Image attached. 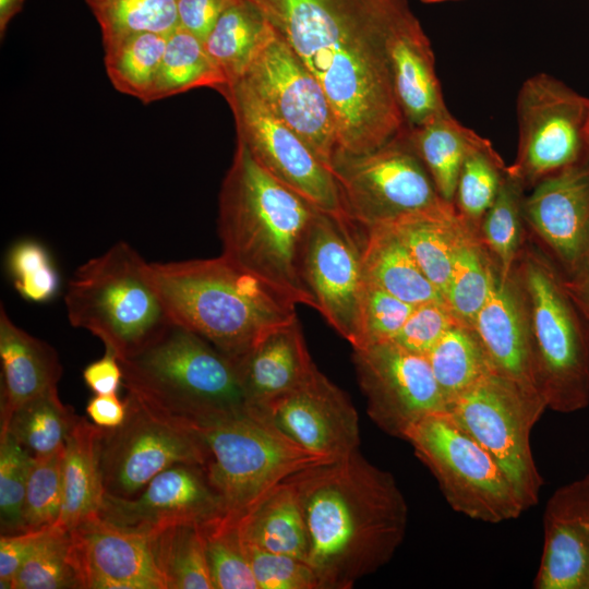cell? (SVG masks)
Segmentation results:
<instances>
[{
  "label": "cell",
  "instance_id": "7",
  "mask_svg": "<svg viewBox=\"0 0 589 589\" xmlns=\"http://www.w3.org/2000/svg\"><path fill=\"white\" fill-rule=\"evenodd\" d=\"M533 339L534 382L546 407L572 413L589 405V324L554 263L528 240L515 265Z\"/></svg>",
  "mask_w": 589,
  "mask_h": 589
},
{
  "label": "cell",
  "instance_id": "52",
  "mask_svg": "<svg viewBox=\"0 0 589 589\" xmlns=\"http://www.w3.org/2000/svg\"><path fill=\"white\" fill-rule=\"evenodd\" d=\"M83 380L96 395L117 394L123 382V373L118 357L106 349L105 354L83 370Z\"/></svg>",
  "mask_w": 589,
  "mask_h": 589
},
{
  "label": "cell",
  "instance_id": "43",
  "mask_svg": "<svg viewBox=\"0 0 589 589\" xmlns=\"http://www.w3.org/2000/svg\"><path fill=\"white\" fill-rule=\"evenodd\" d=\"M12 589H80L71 560L69 530L57 525L43 530L19 570Z\"/></svg>",
  "mask_w": 589,
  "mask_h": 589
},
{
  "label": "cell",
  "instance_id": "58",
  "mask_svg": "<svg viewBox=\"0 0 589 589\" xmlns=\"http://www.w3.org/2000/svg\"><path fill=\"white\" fill-rule=\"evenodd\" d=\"M253 1V0H252ZM254 2V1H253Z\"/></svg>",
  "mask_w": 589,
  "mask_h": 589
},
{
  "label": "cell",
  "instance_id": "18",
  "mask_svg": "<svg viewBox=\"0 0 589 589\" xmlns=\"http://www.w3.org/2000/svg\"><path fill=\"white\" fill-rule=\"evenodd\" d=\"M530 240L565 280L589 271V157L531 188L524 200Z\"/></svg>",
  "mask_w": 589,
  "mask_h": 589
},
{
  "label": "cell",
  "instance_id": "8",
  "mask_svg": "<svg viewBox=\"0 0 589 589\" xmlns=\"http://www.w3.org/2000/svg\"><path fill=\"white\" fill-rule=\"evenodd\" d=\"M199 432L208 449V478L227 513L237 518L291 476L334 460L300 447L250 408Z\"/></svg>",
  "mask_w": 589,
  "mask_h": 589
},
{
  "label": "cell",
  "instance_id": "26",
  "mask_svg": "<svg viewBox=\"0 0 589 589\" xmlns=\"http://www.w3.org/2000/svg\"><path fill=\"white\" fill-rule=\"evenodd\" d=\"M388 53L396 98L409 128L448 110L434 53L419 21L393 36Z\"/></svg>",
  "mask_w": 589,
  "mask_h": 589
},
{
  "label": "cell",
  "instance_id": "12",
  "mask_svg": "<svg viewBox=\"0 0 589 589\" xmlns=\"http://www.w3.org/2000/svg\"><path fill=\"white\" fill-rule=\"evenodd\" d=\"M518 148L508 169L531 189L589 157V98L545 73L528 77L517 97Z\"/></svg>",
  "mask_w": 589,
  "mask_h": 589
},
{
  "label": "cell",
  "instance_id": "39",
  "mask_svg": "<svg viewBox=\"0 0 589 589\" xmlns=\"http://www.w3.org/2000/svg\"><path fill=\"white\" fill-rule=\"evenodd\" d=\"M79 417L52 387L21 405L0 434L9 432L33 455H46L64 445Z\"/></svg>",
  "mask_w": 589,
  "mask_h": 589
},
{
  "label": "cell",
  "instance_id": "29",
  "mask_svg": "<svg viewBox=\"0 0 589 589\" xmlns=\"http://www.w3.org/2000/svg\"><path fill=\"white\" fill-rule=\"evenodd\" d=\"M361 230L366 280L412 305L444 301L393 226Z\"/></svg>",
  "mask_w": 589,
  "mask_h": 589
},
{
  "label": "cell",
  "instance_id": "17",
  "mask_svg": "<svg viewBox=\"0 0 589 589\" xmlns=\"http://www.w3.org/2000/svg\"><path fill=\"white\" fill-rule=\"evenodd\" d=\"M363 231L346 219L321 211L302 254V276L316 309L351 346L357 338L364 286Z\"/></svg>",
  "mask_w": 589,
  "mask_h": 589
},
{
  "label": "cell",
  "instance_id": "42",
  "mask_svg": "<svg viewBox=\"0 0 589 589\" xmlns=\"http://www.w3.org/2000/svg\"><path fill=\"white\" fill-rule=\"evenodd\" d=\"M506 169L507 165L485 137L465 158L457 179L454 206L478 229L496 199Z\"/></svg>",
  "mask_w": 589,
  "mask_h": 589
},
{
  "label": "cell",
  "instance_id": "41",
  "mask_svg": "<svg viewBox=\"0 0 589 589\" xmlns=\"http://www.w3.org/2000/svg\"><path fill=\"white\" fill-rule=\"evenodd\" d=\"M214 589H259L239 530L225 513L200 525Z\"/></svg>",
  "mask_w": 589,
  "mask_h": 589
},
{
  "label": "cell",
  "instance_id": "54",
  "mask_svg": "<svg viewBox=\"0 0 589 589\" xmlns=\"http://www.w3.org/2000/svg\"><path fill=\"white\" fill-rule=\"evenodd\" d=\"M572 300L589 324V271L576 280H565Z\"/></svg>",
  "mask_w": 589,
  "mask_h": 589
},
{
  "label": "cell",
  "instance_id": "45",
  "mask_svg": "<svg viewBox=\"0 0 589 589\" xmlns=\"http://www.w3.org/2000/svg\"><path fill=\"white\" fill-rule=\"evenodd\" d=\"M33 454L11 433L0 434V531H26L23 517Z\"/></svg>",
  "mask_w": 589,
  "mask_h": 589
},
{
  "label": "cell",
  "instance_id": "2",
  "mask_svg": "<svg viewBox=\"0 0 589 589\" xmlns=\"http://www.w3.org/2000/svg\"><path fill=\"white\" fill-rule=\"evenodd\" d=\"M302 507L306 562L321 589H349L386 565L404 541L408 505L394 476L359 450L290 478Z\"/></svg>",
  "mask_w": 589,
  "mask_h": 589
},
{
  "label": "cell",
  "instance_id": "27",
  "mask_svg": "<svg viewBox=\"0 0 589 589\" xmlns=\"http://www.w3.org/2000/svg\"><path fill=\"white\" fill-rule=\"evenodd\" d=\"M103 428L79 417L64 442L62 506L55 524L71 530L98 515L105 495L100 468Z\"/></svg>",
  "mask_w": 589,
  "mask_h": 589
},
{
  "label": "cell",
  "instance_id": "53",
  "mask_svg": "<svg viewBox=\"0 0 589 589\" xmlns=\"http://www.w3.org/2000/svg\"><path fill=\"white\" fill-rule=\"evenodd\" d=\"M127 410V400H121L117 394H95L86 405L88 418L103 429L119 426L125 419Z\"/></svg>",
  "mask_w": 589,
  "mask_h": 589
},
{
  "label": "cell",
  "instance_id": "11",
  "mask_svg": "<svg viewBox=\"0 0 589 589\" xmlns=\"http://www.w3.org/2000/svg\"><path fill=\"white\" fill-rule=\"evenodd\" d=\"M538 390L492 372L450 400L446 413L501 466L525 509L538 503L543 479L530 435L546 409Z\"/></svg>",
  "mask_w": 589,
  "mask_h": 589
},
{
  "label": "cell",
  "instance_id": "36",
  "mask_svg": "<svg viewBox=\"0 0 589 589\" xmlns=\"http://www.w3.org/2000/svg\"><path fill=\"white\" fill-rule=\"evenodd\" d=\"M227 86L225 76L207 53L203 41L178 26L167 36L164 57L148 103L196 87H211L221 94Z\"/></svg>",
  "mask_w": 589,
  "mask_h": 589
},
{
  "label": "cell",
  "instance_id": "6",
  "mask_svg": "<svg viewBox=\"0 0 589 589\" xmlns=\"http://www.w3.org/2000/svg\"><path fill=\"white\" fill-rule=\"evenodd\" d=\"M64 305L70 324L98 337L119 360L146 347L172 324L149 263L124 241L77 267L68 283Z\"/></svg>",
  "mask_w": 589,
  "mask_h": 589
},
{
  "label": "cell",
  "instance_id": "4",
  "mask_svg": "<svg viewBox=\"0 0 589 589\" xmlns=\"http://www.w3.org/2000/svg\"><path fill=\"white\" fill-rule=\"evenodd\" d=\"M172 323L233 359L297 316L296 303L223 254L149 263Z\"/></svg>",
  "mask_w": 589,
  "mask_h": 589
},
{
  "label": "cell",
  "instance_id": "23",
  "mask_svg": "<svg viewBox=\"0 0 589 589\" xmlns=\"http://www.w3.org/2000/svg\"><path fill=\"white\" fill-rule=\"evenodd\" d=\"M472 327L494 372L537 390L528 300L515 268L498 277Z\"/></svg>",
  "mask_w": 589,
  "mask_h": 589
},
{
  "label": "cell",
  "instance_id": "35",
  "mask_svg": "<svg viewBox=\"0 0 589 589\" xmlns=\"http://www.w3.org/2000/svg\"><path fill=\"white\" fill-rule=\"evenodd\" d=\"M426 357L446 406L494 372L474 328L460 322L446 330Z\"/></svg>",
  "mask_w": 589,
  "mask_h": 589
},
{
  "label": "cell",
  "instance_id": "3",
  "mask_svg": "<svg viewBox=\"0 0 589 589\" xmlns=\"http://www.w3.org/2000/svg\"><path fill=\"white\" fill-rule=\"evenodd\" d=\"M321 211L269 175L238 140L219 194L221 254L296 304L313 309L302 254Z\"/></svg>",
  "mask_w": 589,
  "mask_h": 589
},
{
  "label": "cell",
  "instance_id": "20",
  "mask_svg": "<svg viewBox=\"0 0 589 589\" xmlns=\"http://www.w3.org/2000/svg\"><path fill=\"white\" fill-rule=\"evenodd\" d=\"M286 437L315 455L336 459L358 449L359 418L347 394L316 368L297 388L261 409Z\"/></svg>",
  "mask_w": 589,
  "mask_h": 589
},
{
  "label": "cell",
  "instance_id": "33",
  "mask_svg": "<svg viewBox=\"0 0 589 589\" xmlns=\"http://www.w3.org/2000/svg\"><path fill=\"white\" fill-rule=\"evenodd\" d=\"M466 221L454 208L388 225L396 229L421 271L442 297L450 278L456 247Z\"/></svg>",
  "mask_w": 589,
  "mask_h": 589
},
{
  "label": "cell",
  "instance_id": "50",
  "mask_svg": "<svg viewBox=\"0 0 589 589\" xmlns=\"http://www.w3.org/2000/svg\"><path fill=\"white\" fill-rule=\"evenodd\" d=\"M232 0H178L179 26L202 41Z\"/></svg>",
  "mask_w": 589,
  "mask_h": 589
},
{
  "label": "cell",
  "instance_id": "15",
  "mask_svg": "<svg viewBox=\"0 0 589 589\" xmlns=\"http://www.w3.org/2000/svg\"><path fill=\"white\" fill-rule=\"evenodd\" d=\"M221 95L233 113L238 140L269 175L323 212L348 220L332 170L243 80L230 84Z\"/></svg>",
  "mask_w": 589,
  "mask_h": 589
},
{
  "label": "cell",
  "instance_id": "56",
  "mask_svg": "<svg viewBox=\"0 0 589 589\" xmlns=\"http://www.w3.org/2000/svg\"><path fill=\"white\" fill-rule=\"evenodd\" d=\"M425 3H440V2H446V1H459V0H421Z\"/></svg>",
  "mask_w": 589,
  "mask_h": 589
},
{
  "label": "cell",
  "instance_id": "28",
  "mask_svg": "<svg viewBox=\"0 0 589 589\" xmlns=\"http://www.w3.org/2000/svg\"><path fill=\"white\" fill-rule=\"evenodd\" d=\"M239 530L247 544L308 560L306 525L298 493L289 479L269 490L239 518Z\"/></svg>",
  "mask_w": 589,
  "mask_h": 589
},
{
  "label": "cell",
  "instance_id": "38",
  "mask_svg": "<svg viewBox=\"0 0 589 589\" xmlns=\"http://www.w3.org/2000/svg\"><path fill=\"white\" fill-rule=\"evenodd\" d=\"M167 589H214L200 525H175L152 534Z\"/></svg>",
  "mask_w": 589,
  "mask_h": 589
},
{
  "label": "cell",
  "instance_id": "49",
  "mask_svg": "<svg viewBox=\"0 0 589 589\" xmlns=\"http://www.w3.org/2000/svg\"><path fill=\"white\" fill-rule=\"evenodd\" d=\"M458 323L444 301H430L414 305L404 326L393 339L405 349L428 356L430 350Z\"/></svg>",
  "mask_w": 589,
  "mask_h": 589
},
{
  "label": "cell",
  "instance_id": "10",
  "mask_svg": "<svg viewBox=\"0 0 589 589\" xmlns=\"http://www.w3.org/2000/svg\"><path fill=\"white\" fill-rule=\"evenodd\" d=\"M405 440L436 479L455 512L482 522L500 524L526 510L494 457L445 411L416 423Z\"/></svg>",
  "mask_w": 589,
  "mask_h": 589
},
{
  "label": "cell",
  "instance_id": "21",
  "mask_svg": "<svg viewBox=\"0 0 589 589\" xmlns=\"http://www.w3.org/2000/svg\"><path fill=\"white\" fill-rule=\"evenodd\" d=\"M69 531L80 589H167L152 534L120 528L99 515Z\"/></svg>",
  "mask_w": 589,
  "mask_h": 589
},
{
  "label": "cell",
  "instance_id": "13",
  "mask_svg": "<svg viewBox=\"0 0 589 589\" xmlns=\"http://www.w3.org/2000/svg\"><path fill=\"white\" fill-rule=\"evenodd\" d=\"M240 80L332 170L339 146L328 98L272 23Z\"/></svg>",
  "mask_w": 589,
  "mask_h": 589
},
{
  "label": "cell",
  "instance_id": "40",
  "mask_svg": "<svg viewBox=\"0 0 589 589\" xmlns=\"http://www.w3.org/2000/svg\"><path fill=\"white\" fill-rule=\"evenodd\" d=\"M108 44L125 36L154 33L168 36L178 26V0H85Z\"/></svg>",
  "mask_w": 589,
  "mask_h": 589
},
{
  "label": "cell",
  "instance_id": "31",
  "mask_svg": "<svg viewBox=\"0 0 589 589\" xmlns=\"http://www.w3.org/2000/svg\"><path fill=\"white\" fill-rule=\"evenodd\" d=\"M269 28L252 0H232L221 13L203 44L228 86L243 77Z\"/></svg>",
  "mask_w": 589,
  "mask_h": 589
},
{
  "label": "cell",
  "instance_id": "55",
  "mask_svg": "<svg viewBox=\"0 0 589 589\" xmlns=\"http://www.w3.org/2000/svg\"><path fill=\"white\" fill-rule=\"evenodd\" d=\"M25 0H0V36L3 38L11 20L22 10Z\"/></svg>",
  "mask_w": 589,
  "mask_h": 589
},
{
  "label": "cell",
  "instance_id": "44",
  "mask_svg": "<svg viewBox=\"0 0 589 589\" xmlns=\"http://www.w3.org/2000/svg\"><path fill=\"white\" fill-rule=\"evenodd\" d=\"M64 445L46 455H33L23 517L26 530H40L58 521L62 506Z\"/></svg>",
  "mask_w": 589,
  "mask_h": 589
},
{
  "label": "cell",
  "instance_id": "5",
  "mask_svg": "<svg viewBox=\"0 0 589 589\" xmlns=\"http://www.w3.org/2000/svg\"><path fill=\"white\" fill-rule=\"evenodd\" d=\"M119 361L128 394L180 426L199 432L217 419L248 409L231 358L175 323Z\"/></svg>",
  "mask_w": 589,
  "mask_h": 589
},
{
  "label": "cell",
  "instance_id": "1",
  "mask_svg": "<svg viewBox=\"0 0 589 589\" xmlns=\"http://www.w3.org/2000/svg\"><path fill=\"white\" fill-rule=\"evenodd\" d=\"M322 85L339 154L361 155L407 128L388 46L418 21L408 0H254Z\"/></svg>",
  "mask_w": 589,
  "mask_h": 589
},
{
  "label": "cell",
  "instance_id": "47",
  "mask_svg": "<svg viewBox=\"0 0 589 589\" xmlns=\"http://www.w3.org/2000/svg\"><path fill=\"white\" fill-rule=\"evenodd\" d=\"M8 264L14 287L24 299L41 303L58 292L59 275L40 243L33 240L16 243L10 251Z\"/></svg>",
  "mask_w": 589,
  "mask_h": 589
},
{
  "label": "cell",
  "instance_id": "25",
  "mask_svg": "<svg viewBox=\"0 0 589 589\" xmlns=\"http://www.w3.org/2000/svg\"><path fill=\"white\" fill-rule=\"evenodd\" d=\"M0 431H3L21 405L57 387L62 366L56 349L19 327L3 304L0 306Z\"/></svg>",
  "mask_w": 589,
  "mask_h": 589
},
{
  "label": "cell",
  "instance_id": "22",
  "mask_svg": "<svg viewBox=\"0 0 589 589\" xmlns=\"http://www.w3.org/2000/svg\"><path fill=\"white\" fill-rule=\"evenodd\" d=\"M537 589H589V473L554 491L543 514Z\"/></svg>",
  "mask_w": 589,
  "mask_h": 589
},
{
  "label": "cell",
  "instance_id": "57",
  "mask_svg": "<svg viewBox=\"0 0 589 589\" xmlns=\"http://www.w3.org/2000/svg\"><path fill=\"white\" fill-rule=\"evenodd\" d=\"M588 133H589V119H588Z\"/></svg>",
  "mask_w": 589,
  "mask_h": 589
},
{
  "label": "cell",
  "instance_id": "9",
  "mask_svg": "<svg viewBox=\"0 0 589 589\" xmlns=\"http://www.w3.org/2000/svg\"><path fill=\"white\" fill-rule=\"evenodd\" d=\"M407 129L370 153L338 154L334 160L345 215L360 229L455 208L437 192Z\"/></svg>",
  "mask_w": 589,
  "mask_h": 589
},
{
  "label": "cell",
  "instance_id": "37",
  "mask_svg": "<svg viewBox=\"0 0 589 589\" xmlns=\"http://www.w3.org/2000/svg\"><path fill=\"white\" fill-rule=\"evenodd\" d=\"M167 36L140 33L105 44V67L116 89L147 104L155 85Z\"/></svg>",
  "mask_w": 589,
  "mask_h": 589
},
{
  "label": "cell",
  "instance_id": "14",
  "mask_svg": "<svg viewBox=\"0 0 589 589\" xmlns=\"http://www.w3.org/2000/svg\"><path fill=\"white\" fill-rule=\"evenodd\" d=\"M124 421L103 429L100 468L105 493L136 496L158 473L177 464L206 466L208 449L200 432L171 423L129 395Z\"/></svg>",
  "mask_w": 589,
  "mask_h": 589
},
{
  "label": "cell",
  "instance_id": "46",
  "mask_svg": "<svg viewBox=\"0 0 589 589\" xmlns=\"http://www.w3.org/2000/svg\"><path fill=\"white\" fill-rule=\"evenodd\" d=\"M413 306L365 279L359 305L357 338L352 348L393 340Z\"/></svg>",
  "mask_w": 589,
  "mask_h": 589
},
{
  "label": "cell",
  "instance_id": "34",
  "mask_svg": "<svg viewBox=\"0 0 589 589\" xmlns=\"http://www.w3.org/2000/svg\"><path fill=\"white\" fill-rule=\"evenodd\" d=\"M524 183L506 169L496 199L479 225V236L493 257L501 278L508 277L528 240L524 219Z\"/></svg>",
  "mask_w": 589,
  "mask_h": 589
},
{
  "label": "cell",
  "instance_id": "19",
  "mask_svg": "<svg viewBox=\"0 0 589 589\" xmlns=\"http://www.w3.org/2000/svg\"><path fill=\"white\" fill-rule=\"evenodd\" d=\"M227 513L206 467L177 464L158 473L136 496L104 495L98 515L143 534L175 525H202Z\"/></svg>",
  "mask_w": 589,
  "mask_h": 589
},
{
  "label": "cell",
  "instance_id": "32",
  "mask_svg": "<svg viewBox=\"0 0 589 589\" xmlns=\"http://www.w3.org/2000/svg\"><path fill=\"white\" fill-rule=\"evenodd\" d=\"M498 277V268L482 243L478 228L466 221L443 296L458 322L472 326Z\"/></svg>",
  "mask_w": 589,
  "mask_h": 589
},
{
  "label": "cell",
  "instance_id": "30",
  "mask_svg": "<svg viewBox=\"0 0 589 589\" xmlns=\"http://www.w3.org/2000/svg\"><path fill=\"white\" fill-rule=\"evenodd\" d=\"M408 137L440 195L454 204L457 179L468 153L484 137L461 124L449 110L409 128Z\"/></svg>",
  "mask_w": 589,
  "mask_h": 589
},
{
  "label": "cell",
  "instance_id": "48",
  "mask_svg": "<svg viewBox=\"0 0 589 589\" xmlns=\"http://www.w3.org/2000/svg\"><path fill=\"white\" fill-rule=\"evenodd\" d=\"M243 544L259 589H321L308 562Z\"/></svg>",
  "mask_w": 589,
  "mask_h": 589
},
{
  "label": "cell",
  "instance_id": "24",
  "mask_svg": "<svg viewBox=\"0 0 589 589\" xmlns=\"http://www.w3.org/2000/svg\"><path fill=\"white\" fill-rule=\"evenodd\" d=\"M231 360L247 406L255 410L300 386L316 369L298 317L272 329Z\"/></svg>",
  "mask_w": 589,
  "mask_h": 589
},
{
  "label": "cell",
  "instance_id": "16",
  "mask_svg": "<svg viewBox=\"0 0 589 589\" xmlns=\"http://www.w3.org/2000/svg\"><path fill=\"white\" fill-rule=\"evenodd\" d=\"M352 360L368 414L387 434L405 440L416 423L446 410L426 356L388 340L353 349Z\"/></svg>",
  "mask_w": 589,
  "mask_h": 589
},
{
  "label": "cell",
  "instance_id": "51",
  "mask_svg": "<svg viewBox=\"0 0 589 589\" xmlns=\"http://www.w3.org/2000/svg\"><path fill=\"white\" fill-rule=\"evenodd\" d=\"M47 528V527H46ZM45 529V528H44ZM44 529L0 537V588L12 589L13 581Z\"/></svg>",
  "mask_w": 589,
  "mask_h": 589
}]
</instances>
